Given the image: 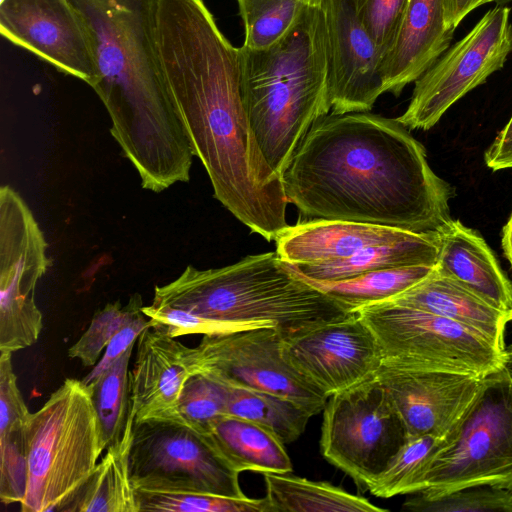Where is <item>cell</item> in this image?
<instances>
[{
    "mask_svg": "<svg viewBox=\"0 0 512 512\" xmlns=\"http://www.w3.org/2000/svg\"><path fill=\"white\" fill-rule=\"evenodd\" d=\"M157 49L173 104L214 197L251 232L276 240L288 226V201L249 125L239 47L223 35L203 0H160Z\"/></svg>",
    "mask_w": 512,
    "mask_h": 512,
    "instance_id": "1",
    "label": "cell"
},
{
    "mask_svg": "<svg viewBox=\"0 0 512 512\" xmlns=\"http://www.w3.org/2000/svg\"><path fill=\"white\" fill-rule=\"evenodd\" d=\"M288 203L306 219L347 220L417 233L451 220L454 189L397 119L363 112L317 119L283 173Z\"/></svg>",
    "mask_w": 512,
    "mask_h": 512,
    "instance_id": "2",
    "label": "cell"
},
{
    "mask_svg": "<svg viewBox=\"0 0 512 512\" xmlns=\"http://www.w3.org/2000/svg\"><path fill=\"white\" fill-rule=\"evenodd\" d=\"M86 31L91 85L110 133L141 179L162 192L190 178L193 153L170 96L157 49L160 0H69Z\"/></svg>",
    "mask_w": 512,
    "mask_h": 512,
    "instance_id": "3",
    "label": "cell"
},
{
    "mask_svg": "<svg viewBox=\"0 0 512 512\" xmlns=\"http://www.w3.org/2000/svg\"><path fill=\"white\" fill-rule=\"evenodd\" d=\"M242 97L261 155L278 177L312 124L331 111L320 0L272 46L239 47Z\"/></svg>",
    "mask_w": 512,
    "mask_h": 512,
    "instance_id": "4",
    "label": "cell"
},
{
    "mask_svg": "<svg viewBox=\"0 0 512 512\" xmlns=\"http://www.w3.org/2000/svg\"><path fill=\"white\" fill-rule=\"evenodd\" d=\"M223 322H267L290 339L354 312L300 277L277 252L212 269L187 266L152 303Z\"/></svg>",
    "mask_w": 512,
    "mask_h": 512,
    "instance_id": "5",
    "label": "cell"
},
{
    "mask_svg": "<svg viewBox=\"0 0 512 512\" xmlns=\"http://www.w3.org/2000/svg\"><path fill=\"white\" fill-rule=\"evenodd\" d=\"M28 480L23 512L65 511L104 451L90 389L67 378L27 426Z\"/></svg>",
    "mask_w": 512,
    "mask_h": 512,
    "instance_id": "6",
    "label": "cell"
},
{
    "mask_svg": "<svg viewBox=\"0 0 512 512\" xmlns=\"http://www.w3.org/2000/svg\"><path fill=\"white\" fill-rule=\"evenodd\" d=\"M478 485L512 491V378L503 366L484 377L480 393L431 460L417 493L437 496Z\"/></svg>",
    "mask_w": 512,
    "mask_h": 512,
    "instance_id": "7",
    "label": "cell"
},
{
    "mask_svg": "<svg viewBox=\"0 0 512 512\" xmlns=\"http://www.w3.org/2000/svg\"><path fill=\"white\" fill-rule=\"evenodd\" d=\"M355 312L374 334L384 364L478 377L502 367L503 350L483 334L450 319L391 301Z\"/></svg>",
    "mask_w": 512,
    "mask_h": 512,
    "instance_id": "8",
    "label": "cell"
},
{
    "mask_svg": "<svg viewBox=\"0 0 512 512\" xmlns=\"http://www.w3.org/2000/svg\"><path fill=\"white\" fill-rule=\"evenodd\" d=\"M323 411L321 453L359 485L376 479L409 437L375 376L330 396Z\"/></svg>",
    "mask_w": 512,
    "mask_h": 512,
    "instance_id": "9",
    "label": "cell"
},
{
    "mask_svg": "<svg viewBox=\"0 0 512 512\" xmlns=\"http://www.w3.org/2000/svg\"><path fill=\"white\" fill-rule=\"evenodd\" d=\"M129 472L134 489L246 497L208 437L172 420L133 422Z\"/></svg>",
    "mask_w": 512,
    "mask_h": 512,
    "instance_id": "10",
    "label": "cell"
},
{
    "mask_svg": "<svg viewBox=\"0 0 512 512\" xmlns=\"http://www.w3.org/2000/svg\"><path fill=\"white\" fill-rule=\"evenodd\" d=\"M48 244L26 202L9 185L0 188V352L33 345L42 330L35 302L50 260Z\"/></svg>",
    "mask_w": 512,
    "mask_h": 512,
    "instance_id": "11",
    "label": "cell"
},
{
    "mask_svg": "<svg viewBox=\"0 0 512 512\" xmlns=\"http://www.w3.org/2000/svg\"><path fill=\"white\" fill-rule=\"evenodd\" d=\"M510 8L495 6L450 46L414 83L405 112L408 129L429 130L468 92L501 70L512 52Z\"/></svg>",
    "mask_w": 512,
    "mask_h": 512,
    "instance_id": "12",
    "label": "cell"
},
{
    "mask_svg": "<svg viewBox=\"0 0 512 512\" xmlns=\"http://www.w3.org/2000/svg\"><path fill=\"white\" fill-rule=\"evenodd\" d=\"M195 355L198 373L226 386L287 398L313 416L328 400L289 362L284 338L274 327L205 334Z\"/></svg>",
    "mask_w": 512,
    "mask_h": 512,
    "instance_id": "13",
    "label": "cell"
},
{
    "mask_svg": "<svg viewBox=\"0 0 512 512\" xmlns=\"http://www.w3.org/2000/svg\"><path fill=\"white\" fill-rule=\"evenodd\" d=\"M284 353L328 398L375 376L383 363L374 334L356 312L284 340Z\"/></svg>",
    "mask_w": 512,
    "mask_h": 512,
    "instance_id": "14",
    "label": "cell"
},
{
    "mask_svg": "<svg viewBox=\"0 0 512 512\" xmlns=\"http://www.w3.org/2000/svg\"><path fill=\"white\" fill-rule=\"evenodd\" d=\"M331 113L370 111L383 92L381 56L355 0H320Z\"/></svg>",
    "mask_w": 512,
    "mask_h": 512,
    "instance_id": "15",
    "label": "cell"
},
{
    "mask_svg": "<svg viewBox=\"0 0 512 512\" xmlns=\"http://www.w3.org/2000/svg\"><path fill=\"white\" fill-rule=\"evenodd\" d=\"M375 377L389 393L409 437L449 436L459 427L484 384V377L384 363Z\"/></svg>",
    "mask_w": 512,
    "mask_h": 512,
    "instance_id": "16",
    "label": "cell"
},
{
    "mask_svg": "<svg viewBox=\"0 0 512 512\" xmlns=\"http://www.w3.org/2000/svg\"><path fill=\"white\" fill-rule=\"evenodd\" d=\"M0 32L12 43L92 85L93 57L69 0H1Z\"/></svg>",
    "mask_w": 512,
    "mask_h": 512,
    "instance_id": "17",
    "label": "cell"
},
{
    "mask_svg": "<svg viewBox=\"0 0 512 512\" xmlns=\"http://www.w3.org/2000/svg\"><path fill=\"white\" fill-rule=\"evenodd\" d=\"M136 344L130 371L134 421L170 420L183 385L198 373L195 348L183 345L156 322L142 331Z\"/></svg>",
    "mask_w": 512,
    "mask_h": 512,
    "instance_id": "18",
    "label": "cell"
},
{
    "mask_svg": "<svg viewBox=\"0 0 512 512\" xmlns=\"http://www.w3.org/2000/svg\"><path fill=\"white\" fill-rule=\"evenodd\" d=\"M444 0H409L396 41L381 62L383 92L399 96L450 47Z\"/></svg>",
    "mask_w": 512,
    "mask_h": 512,
    "instance_id": "19",
    "label": "cell"
},
{
    "mask_svg": "<svg viewBox=\"0 0 512 512\" xmlns=\"http://www.w3.org/2000/svg\"><path fill=\"white\" fill-rule=\"evenodd\" d=\"M412 231L329 219H308L288 225L275 240L279 257L290 264L342 260L369 246L390 243Z\"/></svg>",
    "mask_w": 512,
    "mask_h": 512,
    "instance_id": "20",
    "label": "cell"
},
{
    "mask_svg": "<svg viewBox=\"0 0 512 512\" xmlns=\"http://www.w3.org/2000/svg\"><path fill=\"white\" fill-rule=\"evenodd\" d=\"M438 235L436 270L510 314L512 283L483 237L453 219L438 231Z\"/></svg>",
    "mask_w": 512,
    "mask_h": 512,
    "instance_id": "21",
    "label": "cell"
},
{
    "mask_svg": "<svg viewBox=\"0 0 512 512\" xmlns=\"http://www.w3.org/2000/svg\"><path fill=\"white\" fill-rule=\"evenodd\" d=\"M458 322L491 340L504 351L510 321L502 311L453 279L435 270L426 279L388 300Z\"/></svg>",
    "mask_w": 512,
    "mask_h": 512,
    "instance_id": "22",
    "label": "cell"
},
{
    "mask_svg": "<svg viewBox=\"0 0 512 512\" xmlns=\"http://www.w3.org/2000/svg\"><path fill=\"white\" fill-rule=\"evenodd\" d=\"M438 255V232H411L402 239L369 246L338 261L318 264L286 263L303 277L318 281H339L379 269L417 265L436 266Z\"/></svg>",
    "mask_w": 512,
    "mask_h": 512,
    "instance_id": "23",
    "label": "cell"
},
{
    "mask_svg": "<svg viewBox=\"0 0 512 512\" xmlns=\"http://www.w3.org/2000/svg\"><path fill=\"white\" fill-rule=\"evenodd\" d=\"M206 436L238 473L286 474L293 469L285 444L252 421L224 415Z\"/></svg>",
    "mask_w": 512,
    "mask_h": 512,
    "instance_id": "24",
    "label": "cell"
},
{
    "mask_svg": "<svg viewBox=\"0 0 512 512\" xmlns=\"http://www.w3.org/2000/svg\"><path fill=\"white\" fill-rule=\"evenodd\" d=\"M134 422V421H133ZM131 422L120 442L109 446L65 511L138 512L129 472Z\"/></svg>",
    "mask_w": 512,
    "mask_h": 512,
    "instance_id": "25",
    "label": "cell"
},
{
    "mask_svg": "<svg viewBox=\"0 0 512 512\" xmlns=\"http://www.w3.org/2000/svg\"><path fill=\"white\" fill-rule=\"evenodd\" d=\"M271 512H387L368 499L353 495L329 482L264 473Z\"/></svg>",
    "mask_w": 512,
    "mask_h": 512,
    "instance_id": "26",
    "label": "cell"
},
{
    "mask_svg": "<svg viewBox=\"0 0 512 512\" xmlns=\"http://www.w3.org/2000/svg\"><path fill=\"white\" fill-rule=\"evenodd\" d=\"M435 267L417 265L379 269L339 281H318L297 274L355 312L360 307L397 297L426 279Z\"/></svg>",
    "mask_w": 512,
    "mask_h": 512,
    "instance_id": "27",
    "label": "cell"
},
{
    "mask_svg": "<svg viewBox=\"0 0 512 512\" xmlns=\"http://www.w3.org/2000/svg\"><path fill=\"white\" fill-rule=\"evenodd\" d=\"M228 387L227 415L252 421L283 444L297 440L313 414L297 403L267 392Z\"/></svg>",
    "mask_w": 512,
    "mask_h": 512,
    "instance_id": "28",
    "label": "cell"
},
{
    "mask_svg": "<svg viewBox=\"0 0 512 512\" xmlns=\"http://www.w3.org/2000/svg\"><path fill=\"white\" fill-rule=\"evenodd\" d=\"M133 347H129L107 370L87 385L98 417L104 450L120 442L128 425L134 421L131 414L129 370Z\"/></svg>",
    "mask_w": 512,
    "mask_h": 512,
    "instance_id": "29",
    "label": "cell"
},
{
    "mask_svg": "<svg viewBox=\"0 0 512 512\" xmlns=\"http://www.w3.org/2000/svg\"><path fill=\"white\" fill-rule=\"evenodd\" d=\"M451 434L443 438L434 435L408 437L384 471L367 485V489L380 498L419 492L431 460L448 442Z\"/></svg>",
    "mask_w": 512,
    "mask_h": 512,
    "instance_id": "30",
    "label": "cell"
},
{
    "mask_svg": "<svg viewBox=\"0 0 512 512\" xmlns=\"http://www.w3.org/2000/svg\"><path fill=\"white\" fill-rule=\"evenodd\" d=\"M313 0H237L245 28L243 46L266 49L280 40Z\"/></svg>",
    "mask_w": 512,
    "mask_h": 512,
    "instance_id": "31",
    "label": "cell"
},
{
    "mask_svg": "<svg viewBox=\"0 0 512 512\" xmlns=\"http://www.w3.org/2000/svg\"><path fill=\"white\" fill-rule=\"evenodd\" d=\"M138 512H271L266 497L232 498L186 491L135 489Z\"/></svg>",
    "mask_w": 512,
    "mask_h": 512,
    "instance_id": "32",
    "label": "cell"
},
{
    "mask_svg": "<svg viewBox=\"0 0 512 512\" xmlns=\"http://www.w3.org/2000/svg\"><path fill=\"white\" fill-rule=\"evenodd\" d=\"M227 394L226 385L196 373L183 385L170 420L206 435L220 417L227 415Z\"/></svg>",
    "mask_w": 512,
    "mask_h": 512,
    "instance_id": "33",
    "label": "cell"
},
{
    "mask_svg": "<svg viewBox=\"0 0 512 512\" xmlns=\"http://www.w3.org/2000/svg\"><path fill=\"white\" fill-rule=\"evenodd\" d=\"M403 505L414 512H512V491L478 485L437 496L414 493Z\"/></svg>",
    "mask_w": 512,
    "mask_h": 512,
    "instance_id": "34",
    "label": "cell"
},
{
    "mask_svg": "<svg viewBox=\"0 0 512 512\" xmlns=\"http://www.w3.org/2000/svg\"><path fill=\"white\" fill-rule=\"evenodd\" d=\"M139 297L140 295L135 293L125 306H122L120 301H116L98 309L87 330L69 348L68 356L79 359L85 367L94 366L103 350L129 317Z\"/></svg>",
    "mask_w": 512,
    "mask_h": 512,
    "instance_id": "35",
    "label": "cell"
},
{
    "mask_svg": "<svg viewBox=\"0 0 512 512\" xmlns=\"http://www.w3.org/2000/svg\"><path fill=\"white\" fill-rule=\"evenodd\" d=\"M27 426L0 436V499L4 504L21 503L26 493Z\"/></svg>",
    "mask_w": 512,
    "mask_h": 512,
    "instance_id": "36",
    "label": "cell"
},
{
    "mask_svg": "<svg viewBox=\"0 0 512 512\" xmlns=\"http://www.w3.org/2000/svg\"><path fill=\"white\" fill-rule=\"evenodd\" d=\"M143 313L156 323L165 325L174 338L187 334H215L258 327H274L267 322H223L206 319L185 310L150 304L142 307Z\"/></svg>",
    "mask_w": 512,
    "mask_h": 512,
    "instance_id": "37",
    "label": "cell"
},
{
    "mask_svg": "<svg viewBox=\"0 0 512 512\" xmlns=\"http://www.w3.org/2000/svg\"><path fill=\"white\" fill-rule=\"evenodd\" d=\"M409 0H367L360 16L381 62L396 41Z\"/></svg>",
    "mask_w": 512,
    "mask_h": 512,
    "instance_id": "38",
    "label": "cell"
},
{
    "mask_svg": "<svg viewBox=\"0 0 512 512\" xmlns=\"http://www.w3.org/2000/svg\"><path fill=\"white\" fill-rule=\"evenodd\" d=\"M11 354L1 352L0 356V436L26 427L32 414L18 388Z\"/></svg>",
    "mask_w": 512,
    "mask_h": 512,
    "instance_id": "39",
    "label": "cell"
},
{
    "mask_svg": "<svg viewBox=\"0 0 512 512\" xmlns=\"http://www.w3.org/2000/svg\"><path fill=\"white\" fill-rule=\"evenodd\" d=\"M143 302L141 296L137 300L129 317L114 335L110 343L107 345L104 355L96 363L94 368L82 380L88 385L107 370L129 347L134 346L139 335L147 327L155 324L153 320L148 318L142 311Z\"/></svg>",
    "mask_w": 512,
    "mask_h": 512,
    "instance_id": "40",
    "label": "cell"
},
{
    "mask_svg": "<svg viewBox=\"0 0 512 512\" xmlns=\"http://www.w3.org/2000/svg\"><path fill=\"white\" fill-rule=\"evenodd\" d=\"M484 159L494 171L512 168V115L485 152Z\"/></svg>",
    "mask_w": 512,
    "mask_h": 512,
    "instance_id": "41",
    "label": "cell"
},
{
    "mask_svg": "<svg viewBox=\"0 0 512 512\" xmlns=\"http://www.w3.org/2000/svg\"><path fill=\"white\" fill-rule=\"evenodd\" d=\"M482 6L481 0H444L445 23L453 31L473 10Z\"/></svg>",
    "mask_w": 512,
    "mask_h": 512,
    "instance_id": "42",
    "label": "cell"
},
{
    "mask_svg": "<svg viewBox=\"0 0 512 512\" xmlns=\"http://www.w3.org/2000/svg\"><path fill=\"white\" fill-rule=\"evenodd\" d=\"M501 242L504 254L512 267V212L503 227Z\"/></svg>",
    "mask_w": 512,
    "mask_h": 512,
    "instance_id": "43",
    "label": "cell"
},
{
    "mask_svg": "<svg viewBox=\"0 0 512 512\" xmlns=\"http://www.w3.org/2000/svg\"><path fill=\"white\" fill-rule=\"evenodd\" d=\"M502 366L512 378V343L504 349Z\"/></svg>",
    "mask_w": 512,
    "mask_h": 512,
    "instance_id": "44",
    "label": "cell"
},
{
    "mask_svg": "<svg viewBox=\"0 0 512 512\" xmlns=\"http://www.w3.org/2000/svg\"><path fill=\"white\" fill-rule=\"evenodd\" d=\"M512 0H481V4L484 5L486 3H495L496 6H506L508 3H511Z\"/></svg>",
    "mask_w": 512,
    "mask_h": 512,
    "instance_id": "45",
    "label": "cell"
},
{
    "mask_svg": "<svg viewBox=\"0 0 512 512\" xmlns=\"http://www.w3.org/2000/svg\"><path fill=\"white\" fill-rule=\"evenodd\" d=\"M509 315H510V321H511L512 320V311L510 312Z\"/></svg>",
    "mask_w": 512,
    "mask_h": 512,
    "instance_id": "46",
    "label": "cell"
}]
</instances>
